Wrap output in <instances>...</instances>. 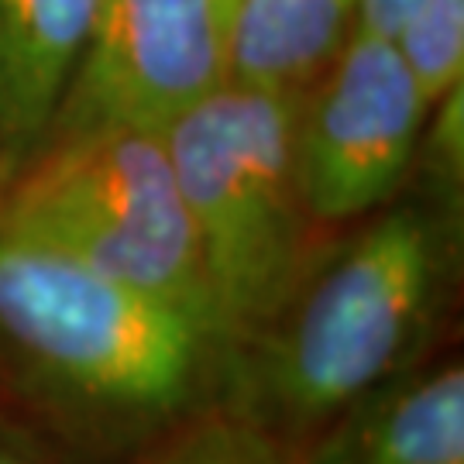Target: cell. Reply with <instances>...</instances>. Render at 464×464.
Wrapping results in <instances>:
<instances>
[{
  "label": "cell",
  "instance_id": "obj_1",
  "mask_svg": "<svg viewBox=\"0 0 464 464\" xmlns=\"http://www.w3.org/2000/svg\"><path fill=\"white\" fill-rule=\"evenodd\" d=\"M214 354L189 314L0 227V358L66 413L166 420L193 402Z\"/></svg>",
  "mask_w": 464,
  "mask_h": 464
},
{
  "label": "cell",
  "instance_id": "obj_2",
  "mask_svg": "<svg viewBox=\"0 0 464 464\" xmlns=\"http://www.w3.org/2000/svg\"><path fill=\"white\" fill-rule=\"evenodd\" d=\"M444 224L416 203L379 214L310 268L251 351L255 406L306 430L341 416L423 344L440 276Z\"/></svg>",
  "mask_w": 464,
  "mask_h": 464
},
{
  "label": "cell",
  "instance_id": "obj_3",
  "mask_svg": "<svg viewBox=\"0 0 464 464\" xmlns=\"http://www.w3.org/2000/svg\"><path fill=\"white\" fill-rule=\"evenodd\" d=\"M303 90L220 83L169 124V159L197 231L217 348L251 344L310 272L293 128Z\"/></svg>",
  "mask_w": 464,
  "mask_h": 464
},
{
  "label": "cell",
  "instance_id": "obj_4",
  "mask_svg": "<svg viewBox=\"0 0 464 464\" xmlns=\"http://www.w3.org/2000/svg\"><path fill=\"white\" fill-rule=\"evenodd\" d=\"M0 227L162 299L214 337L197 231L162 131L90 128L49 138L0 186Z\"/></svg>",
  "mask_w": 464,
  "mask_h": 464
},
{
  "label": "cell",
  "instance_id": "obj_5",
  "mask_svg": "<svg viewBox=\"0 0 464 464\" xmlns=\"http://www.w3.org/2000/svg\"><path fill=\"white\" fill-rule=\"evenodd\" d=\"M427 117L430 100L396 42L354 28L296 107L293 166L314 224H348L385 207L413 169Z\"/></svg>",
  "mask_w": 464,
  "mask_h": 464
},
{
  "label": "cell",
  "instance_id": "obj_6",
  "mask_svg": "<svg viewBox=\"0 0 464 464\" xmlns=\"http://www.w3.org/2000/svg\"><path fill=\"white\" fill-rule=\"evenodd\" d=\"M220 83L227 24L217 0H100L49 138L90 128L166 131Z\"/></svg>",
  "mask_w": 464,
  "mask_h": 464
},
{
  "label": "cell",
  "instance_id": "obj_7",
  "mask_svg": "<svg viewBox=\"0 0 464 464\" xmlns=\"http://www.w3.org/2000/svg\"><path fill=\"white\" fill-rule=\"evenodd\" d=\"M100 0H0V186L42 149Z\"/></svg>",
  "mask_w": 464,
  "mask_h": 464
},
{
  "label": "cell",
  "instance_id": "obj_8",
  "mask_svg": "<svg viewBox=\"0 0 464 464\" xmlns=\"http://www.w3.org/2000/svg\"><path fill=\"white\" fill-rule=\"evenodd\" d=\"M310 464H464V372L389 379L372 389Z\"/></svg>",
  "mask_w": 464,
  "mask_h": 464
},
{
  "label": "cell",
  "instance_id": "obj_9",
  "mask_svg": "<svg viewBox=\"0 0 464 464\" xmlns=\"http://www.w3.org/2000/svg\"><path fill=\"white\" fill-rule=\"evenodd\" d=\"M358 24V0H234L227 80L306 90L337 59Z\"/></svg>",
  "mask_w": 464,
  "mask_h": 464
},
{
  "label": "cell",
  "instance_id": "obj_10",
  "mask_svg": "<svg viewBox=\"0 0 464 464\" xmlns=\"http://www.w3.org/2000/svg\"><path fill=\"white\" fill-rule=\"evenodd\" d=\"M392 42L430 107L464 83V0H420Z\"/></svg>",
  "mask_w": 464,
  "mask_h": 464
},
{
  "label": "cell",
  "instance_id": "obj_11",
  "mask_svg": "<svg viewBox=\"0 0 464 464\" xmlns=\"http://www.w3.org/2000/svg\"><path fill=\"white\" fill-rule=\"evenodd\" d=\"M159 464H282L262 423L248 416H210L172 444Z\"/></svg>",
  "mask_w": 464,
  "mask_h": 464
},
{
  "label": "cell",
  "instance_id": "obj_12",
  "mask_svg": "<svg viewBox=\"0 0 464 464\" xmlns=\"http://www.w3.org/2000/svg\"><path fill=\"white\" fill-rule=\"evenodd\" d=\"M420 0H358V32H372L392 38L402 28V21L413 14Z\"/></svg>",
  "mask_w": 464,
  "mask_h": 464
},
{
  "label": "cell",
  "instance_id": "obj_13",
  "mask_svg": "<svg viewBox=\"0 0 464 464\" xmlns=\"http://www.w3.org/2000/svg\"><path fill=\"white\" fill-rule=\"evenodd\" d=\"M0 464H34V461H24V458H17V454H7V450H0Z\"/></svg>",
  "mask_w": 464,
  "mask_h": 464
},
{
  "label": "cell",
  "instance_id": "obj_14",
  "mask_svg": "<svg viewBox=\"0 0 464 464\" xmlns=\"http://www.w3.org/2000/svg\"><path fill=\"white\" fill-rule=\"evenodd\" d=\"M217 7H220V14H224V24H227V17H231V7H234V0H217Z\"/></svg>",
  "mask_w": 464,
  "mask_h": 464
}]
</instances>
